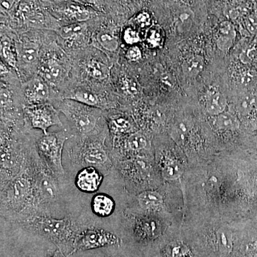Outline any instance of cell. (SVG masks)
Listing matches in <instances>:
<instances>
[{
	"label": "cell",
	"mask_w": 257,
	"mask_h": 257,
	"mask_svg": "<svg viewBox=\"0 0 257 257\" xmlns=\"http://www.w3.org/2000/svg\"><path fill=\"white\" fill-rule=\"evenodd\" d=\"M1 216L5 220L20 226L38 216L35 206V178L25 147L21 170L13 178L1 182Z\"/></svg>",
	"instance_id": "6da1fadb"
},
{
	"label": "cell",
	"mask_w": 257,
	"mask_h": 257,
	"mask_svg": "<svg viewBox=\"0 0 257 257\" xmlns=\"http://www.w3.org/2000/svg\"><path fill=\"white\" fill-rule=\"evenodd\" d=\"M85 224L74 221L70 215L57 219L50 215H38L25 221L20 226L30 232L53 243L65 254H73L74 241Z\"/></svg>",
	"instance_id": "7a4b0ae2"
},
{
	"label": "cell",
	"mask_w": 257,
	"mask_h": 257,
	"mask_svg": "<svg viewBox=\"0 0 257 257\" xmlns=\"http://www.w3.org/2000/svg\"><path fill=\"white\" fill-rule=\"evenodd\" d=\"M106 128L99 133L81 137L67 150L72 165L76 167H94L107 175L114 167L111 150L106 147Z\"/></svg>",
	"instance_id": "3957f363"
},
{
	"label": "cell",
	"mask_w": 257,
	"mask_h": 257,
	"mask_svg": "<svg viewBox=\"0 0 257 257\" xmlns=\"http://www.w3.org/2000/svg\"><path fill=\"white\" fill-rule=\"evenodd\" d=\"M59 110L65 115L76 133L80 137L89 136L105 128L103 125L101 109L65 99L60 103Z\"/></svg>",
	"instance_id": "277c9868"
},
{
	"label": "cell",
	"mask_w": 257,
	"mask_h": 257,
	"mask_svg": "<svg viewBox=\"0 0 257 257\" xmlns=\"http://www.w3.org/2000/svg\"><path fill=\"white\" fill-rule=\"evenodd\" d=\"M67 140L65 132L60 131L46 135L43 134L35 143L39 156L59 180L64 176L62 151Z\"/></svg>",
	"instance_id": "5b68a950"
},
{
	"label": "cell",
	"mask_w": 257,
	"mask_h": 257,
	"mask_svg": "<svg viewBox=\"0 0 257 257\" xmlns=\"http://www.w3.org/2000/svg\"><path fill=\"white\" fill-rule=\"evenodd\" d=\"M11 128H2L1 182L18 175L25 158L26 145L12 139Z\"/></svg>",
	"instance_id": "8992f818"
},
{
	"label": "cell",
	"mask_w": 257,
	"mask_h": 257,
	"mask_svg": "<svg viewBox=\"0 0 257 257\" xmlns=\"http://www.w3.org/2000/svg\"><path fill=\"white\" fill-rule=\"evenodd\" d=\"M121 239L111 231L85 224L74 241L73 253L106 246H121Z\"/></svg>",
	"instance_id": "52a82bcc"
},
{
	"label": "cell",
	"mask_w": 257,
	"mask_h": 257,
	"mask_svg": "<svg viewBox=\"0 0 257 257\" xmlns=\"http://www.w3.org/2000/svg\"><path fill=\"white\" fill-rule=\"evenodd\" d=\"M25 127L29 130L38 128L46 135L51 126H62L59 111L50 103L25 106Z\"/></svg>",
	"instance_id": "ba28073f"
},
{
	"label": "cell",
	"mask_w": 257,
	"mask_h": 257,
	"mask_svg": "<svg viewBox=\"0 0 257 257\" xmlns=\"http://www.w3.org/2000/svg\"><path fill=\"white\" fill-rule=\"evenodd\" d=\"M114 167L128 182L145 184L151 180L152 165L147 159L143 157H138L135 160L125 159L114 162Z\"/></svg>",
	"instance_id": "9c48e42d"
},
{
	"label": "cell",
	"mask_w": 257,
	"mask_h": 257,
	"mask_svg": "<svg viewBox=\"0 0 257 257\" xmlns=\"http://www.w3.org/2000/svg\"><path fill=\"white\" fill-rule=\"evenodd\" d=\"M26 106L36 105L48 102L50 89L48 83L40 76L35 77L23 84Z\"/></svg>",
	"instance_id": "30bf717a"
},
{
	"label": "cell",
	"mask_w": 257,
	"mask_h": 257,
	"mask_svg": "<svg viewBox=\"0 0 257 257\" xmlns=\"http://www.w3.org/2000/svg\"><path fill=\"white\" fill-rule=\"evenodd\" d=\"M104 174L94 167H83L76 175L77 188L86 194H94L100 188Z\"/></svg>",
	"instance_id": "8fae6325"
},
{
	"label": "cell",
	"mask_w": 257,
	"mask_h": 257,
	"mask_svg": "<svg viewBox=\"0 0 257 257\" xmlns=\"http://www.w3.org/2000/svg\"><path fill=\"white\" fill-rule=\"evenodd\" d=\"M39 73L47 83L56 84L66 76L65 68L56 56L47 55L39 65Z\"/></svg>",
	"instance_id": "7c38bea8"
},
{
	"label": "cell",
	"mask_w": 257,
	"mask_h": 257,
	"mask_svg": "<svg viewBox=\"0 0 257 257\" xmlns=\"http://www.w3.org/2000/svg\"><path fill=\"white\" fill-rule=\"evenodd\" d=\"M134 228L135 240L147 246L160 237L161 228L156 221L152 219L138 220Z\"/></svg>",
	"instance_id": "4fadbf2b"
},
{
	"label": "cell",
	"mask_w": 257,
	"mask_h": 257,
	"mask_svg": "<svg viewBox=\"0 0 257 257\" xmlns=\"http://www.w3.org/2000/svg\"><path fill=\"white\" fill-rule=\"evenodd\" d=\"M108 130L113 142L119 140L133 130V125L130 120L121 114H111L106 118Z\"/></svg>",
	"instance_id": "5bb4252c"
},
{
	"label": "cell",
	"mask_w": 257,
	"mask_h": 257,
	"mask_svg": "<svg viewBox=\"0 0 257 257\" xmlns=\"http://www.w3.org/2000/svg\"><path fill=\"white\" fill-rule=\"evenodd\" d=\"M18 64L22 67H32L38 63L39 47L31 42H19L16 44Z\"/></svg>",
	"instance_id": "9a60e30c"
},
{
	"label": "cell",
	"mask_w": 257,
	"mask_h": 257,
	"mask_svg": "<svg viewBox=\"0 0 257 257\" xmlns=\"http://www.w3.org/2000/svg\"><path fill=\"white\" fill-rule=\"evenodd\" d=\"M91 209L99 217H109L114 213L115 202L113 198L104 193L93 196L90 202Z\"/></svg>",
	"instance_id": "2e32d148"
},
{
	"label": "cell",
	"mask_w": 257,
	"mask_h": 257,
	"mask_svg": "<svg viewBox=\"0 0 257 257\" xmlns=\"http://www.w3.org/2000/svg\"><path fill=\"white\" fill-rule=\"evenodd\" d=\"M233 233L226 227H221L216 231V246L214 256L230 257L233 251Z\"/></svg>",
	"instance_id": "e0dca14e"
},
{
	"label": "cell",
	"mask_w": 257,
	"mask_h": 257,
	"mask_svg": "<svg viewBox=\"0 0 257 257\" xmlns=\"http://www.w3.org/2000/svg\"><path fill=\"white\" fill-rule=\"evenodd\" d=\"M236 37V30L232 23L229 21L222 22L216 32V46L221 51L229 50L234 45Z\"/></svg>",
	"instance_id": "ac0fdd59"
},
{
	"label": "cell",
	"mask_w": 257,
	"mask_h": 257,
	"mask_svg": "<svg viewBox=\"0 0 257 257\" xmlns=\"http://www.w3.org/2000/svg\"><path fill=\"white\" fill-rule=\"evenodd\" d=\"M136 200L142 210L155 212L162 207L163 197L157 191L145 190L138 194Z\"/></svg>",
	"instance_id": "d6986e66"
},
{
	"label": "cell",
	"mask_w": 257,
	"mask_h": 257,
	"mask_svg": "<svg viewBox=\"0 0 257 257\" xmlns=\"http://www.w3.org/2000/svg\"><path fill=\"white\" fill-rule=\"evenodd\" d=\"M66 99L78 101L86 105L93 106V107L104 109L106 107V103L97 94L85 89H77L73 92L71 93Z\"/></svg>",
	"instance_id": "ffe728a7"
},
{
	"label": "cell",
	"mask_w": 257,
	"mask_h": 257,
	"mask_svg": "<svg viewBox=\"0 0 257 257\" xmlns=\"http://www.w3.org/2000/svg\"><path fill=\"white\" fill-rule=\"evenodd\" d=\"M227 105V99L223 93L214 91L209 93L206 98V109L211 115L220 114L224 112Z\"/></svg>",
	"instance_id": "44dd1931"
},
{
	"label": "cell",
	"mask_w": 257,
	"mask_h": 257,
	"mask_svg": "<svg viewBox=\"0 0 257 257\" xmlns=\"http://www.w3.org/2000/svg\"><path fill=\"white\" fill-rule=\"evenodd\" d=\"M1 55L5 62L18 72L16 45L12 42L11 39L9 37L3 36V35H2L1 40Z\"/></svg>",
	"instance_id": "7402d4cb"
},
{
	"label": "cell",
	"mask_w": 257,
	"mask_h": 257,
	"mask_svg": "<svg viewBox=\"0 0 257 257\" xmlns=\"http://www.w3.org/2000/svg\"><path fill=\"white\" fill-rule=\"evenodd\" d=\"M194 15L188 8H182L175 15V28L179 33H186L192 28Z\"/></svg>",
	"instance_id": "603a6c76"
},
{
	"label": "cell",
	"mask_w": 257,
	"mask_h": 257,
	"mask_svg": "<svg viewBox=\"0 0 257 257\" xmlns=\"http://www.w3.org/2000/svg\"><path fill=\"white\" fill-rule=\"evenodd\" d=\"M204 67V59L201 55H193L184 61L182 70L186 76L195 77L202 72Z\"/></svg>",
	"instance_id": "cb8c5ba5"
},
{
	"label": "cell",
	"mask_w": 257,
	"mask_h": 257,
	"mask_svg": "<svg viewBox=\"0 0 257 257\" xmlns=\"http://www.w3.org/2000/svg\"><path fill=\"white\" fill-rule=\"evenodd\" d=\"M86 70L90 77L98 80H104L109 75V67L101 61L95 59L87 62Z\"/></svg>",
	"instance_id": "d4e9b609"
},
{
	"label": "cell",
	"mask_w": 257,
	"mask_h": 257,
	"mask_svg": "<svg viewBox=\"0 0 257 257\" xmlns=\"http://www.w3.org/2000/svg\"><path fill=\"white\" fill-rule=\"evenodd\" d=\"M215 126L219 130H236L239 128L240 122L238 118L235 115L229 112L221 113L216 116Z\"/></svg>",
	"instance_id": "484cf974"
},
{
	"label": "cell",
	"mask_w": 257,
	"mask_h": 257,
	"mask_svg": "<svg viewBox=\"0 0 257 257\" xmlns=\"http://www.w3.org/2000/svg\"><path fill=\"white\" fill-rule=\"evenodd\" d=\"M64 13L67 18L77 23H84L92 17V13L89 10L75 5H69L64 10Z\"/></svg>",
	"instance_id": "4316f807"
},
{
	"label": "cell",
	"mask_w": 257,
	"mask_h": 257,
	"mask_svg": "<svg viewBox=\"0 0 257 257\" xmlns=\"http://www.w3.org/2000/svg\"><path fill=\"white\" fill-rule=\"evenodd\" d=\"M85 29V24L76 23L62 27L57 30V32L64 40H72L82 35Z\"/></svg>",
	"instance_id": "83f0119b"
},
{
	"label": "cell",
	"mask_w": 257,
	"mask_h": 257,
	"mask_svg": "<svg viewBox=\"0 0 257 257\" xmlns=\"http://www.w3.org/2000/svg\"><path fill=\"white\" fill-rule=\"evenodd\" d=\"M182 166L175 162H164L162 166V175L167 180H175L182 175Z\"/></svg>",
	"instance_id": "f1b7e54d"
},
{
	"label": "cell",
	"mask_w": 257,
	"mask_h": 257,
	"mask_svg": "<svg viewBox=\"0 0 257 257\" xmlns=\"http://www.w3.org/2000/svg\"><path fill=\"white\" fill-rule=\"evenodd\" d=\"M96 40L103 50L109 52H116L119 47V42H118L117 39L111 34H99Z\"/></svg>",
	"instance_id": "f546056e"
},
{
	"label": "cell",
	"mask_w": 257,
	"mask_h": 257,
	"mask_svg": "<svg viewBox=\"0 0 257 257\" xmlns=\"http://www.w3.org/2000/svg\"><path fill=\"white\" fill-rule=\"evenodd\" d=\"M257 58V37L240 54L239 59L243 64L251 63Z\"/></svg>",
	"instance_id": "4dcf8cb0"
},
{
	"label": "cell",
	"mask_w": 257,
	"mask_h": 257,
	"mask_svg": "<svg viewBox=\"0 0 257 257\" xmlns=\"http://www.w3.org/2000/svg\"><path fill=\"white\" fill-rule=\"evenodd\" d=\"M255 103H256V99H255L254 96L247 94L239 99L236 104V109L241 114H248L252 110Z\"/></svg>",
	"instance_id": "1f68e13d"
},
{
	"label": "cell",
	"mask_w": 257,
	"mask_h": 257,
	"mask_svg": "<svg viewBox=\"0 0 257 257\" xmlns=\"http://www.w3.org/2000/svg\"><path fill=\"white\" fill-rule=\"evenodd\" d=\"M162 33L158 27H153L148 30L146 40L149 44L154 47L159 46L162 42Z\"/></svg>",
	"instance_id": "d6a6232c"
},
{
	"label": "cell",
	"mask_w": 257,
	"mask_h": 257,
	"mask_svg": "<svg viewBox=\"0 0 257 257\" xmlns=\"http://www.w3.org/2000/svg\"><path fill=\"white\" fill-rule=\"evenodd\" d=\"M123 38H124V42L130 45H135L140 40L138 32L133 28H127L125 30Z\"/></svg>",
	"instance_id": "836d02e7"
},
{
	"label": "cell",
	"mask_w": 257,
	"mask_h": 257,
	"mask_svg": "<svg viewBox=\"0 0 257 257\" xmlns=\"http://www.w3.org/2000/svg\"><path fill=\"white\" fill-rule=\"evenodd\" d=\"M244 26L251 34L257 33V16L256 15L250 14L244 18Z\"/></svg>",
	"instance_id": "e575fe53"
},
{
	"label": "cell",
	"mask_w": 257,
	"mask_h": 257,
	"mask_svg": "<svg viewBox=\"0 0 257 257\" xmlns=\"http://www.w3.org/2000/svg\"><path fill=\"white\" fill-rule=\"evenodd\" d=\"M126 57L128 60L133 61V62L138 61L142 57L141 50L137 46L130 47L126 51Z\"/></svg>",
	"instance_id": "d590c367"
},
{
	"label": "cell",
	"mask_w": 257,
	"mask_h": 257,
	"mask_svg": "<svg viewBox=\"0 0 257 257\" xmlns=\"http://www.w3.org/2000/svg\"><path fill=\"white\" fill-rule=\"evenodd\" d=\"M123 85H124L123 89L128 94L134 95V94H137V92H138V86H137L136 82H134L133 79H125L124 82H123Z\"/></svg>",
	"instance_id": "8d00e7d4"
},
{
	"label": "cell",
	"mask_w": 257,
	"mask_h": 257,
	"mask_svg": "<svg viewBox=\"0 0 257 257\" xmlns=\"http://www.w3.org/2000/svg\"><path fill=\"white\" fill-rule=\"evenodd\" d=\"M254 75L251 72H243L240 77V82L244 85H248L253 82Z\"/></svg>",
	"instance_id": "74e56055"
},
{
	"label": "cell",
	"mask_w": 257,
	"mask_h": 257,
	"mask_svg": "<svg viewBox=\"0 0 257 257\" xmlns=\"http://www.w3.org/2000/svg\"><path fill=\"white\" fill-rule=\"evenodd\" d=\"M137 22L142 28H144V27H146L147 25H150V16H149L148 14L147 13H143V14H140L137 18Z\"/></svg>",
	"instance_id": "f35d334b"
},
{
	"label": "cell",
	"mask_w": 257,
	"mask_h": 257,
	"mask_svg": "<svg viewBox=\"0 0 257 257\" xmlns=\"http://www.w3.org/2000/svg\"><path fill=\"white\" fill-rule=\"evenodd\" d=\"M15 0H0L2 10L9 11L14 6Z\"/></svg>",
	"instance_id": "ab89813d"
},
{
	"label": "cell",
	"mask_w": 257,
	"mask_h": 257,
	"mask_svg": "<svg viewBox=\"0 0 257 257\" xmlns=\"http://www.w3.org/2000/svg\"><path fill=\"white\" fill-rule=\"evenodd\" d=\"M68 255L65 254L62 251V250L60 249V248H57V249L55 250V251H52V253H50V254L48 255L47 257H69Z\"/></svg>",
	"instance_id": "60d3db41"
},
{
	"label": "cell",
	"mask_w": 257,
	"mask_h": 257,
	"mask_svg": "<svg viewBox=\"0 0 257 257\" xmlns=\"http://www.w3.org/2000/svg\"><path fill=\"white\" fill-rule=\"evenodd\" d=\"M86 1H87V3H92V4H94V3H96V2L98 1V0H86Z\"/></svg>",
	"instance_id": "b9f144b4"
},
{
	"label": "cell",
	"mask_w": 257,
	"mask_h": 257,
	"mask_svg": "<svg viewBox=\"0 0 257 257\" xmlns=\"http://www.w3.org/2000/svg\"><path fill=\"white\" fill-rule=\"evenodd\" d=\"M44 2H56V1H60V0H42Z\"/></svg>",
	"instance_id": "7bdbcfd3"
},
{
	"label": "cell",
	"mask_w": 257,
	"mask_h": 257,
	"mask_svg": "<svg viewBox=\"0 0 257 257\" xmlns=\"http://www.w3.org/2000/svg\"><path fill=\"white\" fill-rule=\"evenodd\" d=\"M111 257H124V256H117V255H116V256H112Z\"/></svg>",
	"instance_id": "ee69618b"
}]
</instances>
